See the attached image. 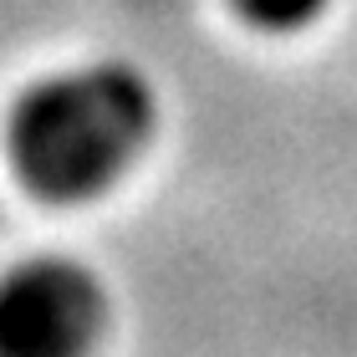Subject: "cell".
Segmentation results:
<instances>
[{
	"label": "cell",
	"instance_id": "6da1fadb",
	"mask_svg": "<svg viewBox=\"0 0 357 357\" xmlns=\"http://www.w3.org/2000/svg\"><path fill=\"white\" fill-rule=\"evenodd\" d=\"M153 92L123 61L46 77L10 107L6 149L41 199H92L118 184L153 133Z\"/></svg>",
	"mask_w": 357,
	"mask_h": 357
},
{
	"label": "cell",
	"instance_id": "3957f363",
	"mask_svg": "<svg viewBox=\"0 0 357 357\" xmlns=\"http://www.w3.org/2000/svg\"><path fill=\"white\" fill-rule=\"evenodd\" d=\"M240 15L261 31H296L306 21H317L327 0H235Z\"/></svg>",
	"mask_w": 357,
	"mask_h": 357
},
{
	"label": "cell",
	"instance_id": "7a4b0ae2",
	"mask_svg": "<svg viewBox=\"0 0 357 357\" xmlns=\"http://www.w3.org/2000/svg\"><path fill=\"white\" fill-rule=\"evenodd\" d=\"M102 321V281L67 255H36L0 275V357H87Z\"/></svg>",
	"mask_w": 357,
	"mask_h": 357
}]
</instances>
